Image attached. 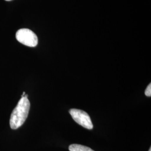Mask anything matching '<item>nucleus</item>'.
Listing matches in <instances>:
<instances>
[{"label":"nucleus","instance_id":"1","mask_svg":"<svg viewBox=\"0 0 151 151\" xmlns=\"http://www.w3.org/2000/svg\"><path fill=\"white\" fill-rule=\"evenodd\" d=\"M30 108V103L27 97H22L11 113L10 125L12 129H17L25 123Z\"/></svg>","mask_w":151,"mask_h":151},{"label":"nucleus","instance_id":"2","mask_svg":"<svg viewBox=\"0 0 151 151\" xmlns=\"http://www.w3.org/2000/svg\"><path fill=\"white\" fill-rule=\"evenodd\" d=\"M17 40L27 47H35L38 43L37 35L30 29H22L19 30L16 34Z\"/></svg>","mask_w":151,"mask_h":151},{"label":"nucleus","instance_id":"3","mask_svg":"<svg viewBox=\"0 0 151 151\" xmlns=\"http://www.w3.org/2000/svg\"><path fill=\"white\" fill-rule=\"evenodd\" d=\"M70 114L73 119L77 123L87 129H92L93 124L89 115L86 112L79 109H72L70 110Z\"/></svg>","mask_w":151,"mask_h":151},{"label":"nucleus","instance_id":"4","mask_svg":"<svg viewBox=\"0 0 151 151\" xmlns=\"http://www.w3.org/2000/svg\"><path fill=\"white\" fill-rule=\"evenodd\" d=\"M69 150L70 151H94L88 147L78 144H72L70 145Z\"/></svg>","mask_w":151,"mask_h":151},{"label":"nucleus","instance_id":"5","mask_svg":"<svg viewBox=\"0 0 151 151\" xmlns=\"http://www.w3.org/2000/svg\"><path fill=\"white\" fill-rule=\"evenodd\" d=\"M145 95L147 96L151 97V84L150 83L149 85L147 86L145 91Z\"/></svg>","mask_w":151,"mask_h":151},{"label":"nucleus","instance_id":"6","mask_svg":"<svg viewBox=\"0 0 151 151\" xmlns=\"http://www.w3.org/2000/svg\"><path fill=\"white\" fill-rule=\"evenodd\" d=\"M149 151H151V148H150V150H149Z\"/></svg>","mask_w":151,"mask_h":151},{"label":"nucleus","instance_id":"7","mask_svg":"<svg viewBox=\"0 0 151 151\" xmlns=\"http://www.w3.org/2000/svg\"><path fill=\"white\" fill-rule=\"evenodd\" d=\"M5 1H11V0H5Z\"/></svg>","mask_w":151,"mask_h":151}]
</instances>
